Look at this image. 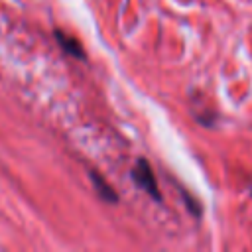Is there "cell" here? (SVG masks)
Wrapping results in <instances>:
<instances>
[{"mask_svg": "<svg viewBox=\"0 0 252 252\" xmlns=\"http://www.w3.org/2000/svg\"><path fill=\"white\" fill-rule=\"evenodd\" d=\"M55 39H57V43L61 45V49H63L65 53H69V55H73V57H77V59H85V51H83L81 43H79L75 37L63 33L61 30H55Z\"/></svg>", "mask_w": 252, "mask_h": 252, "instance_id": "obj_2", "label": "cell"}, {"mask_svg": "<svg viewBox=\"0 0 252 252\" xmlns=\"http://www.w3.org/2000/svg\"><path fill=\"white\" fill-rule=\"evenodd\" d=\"M91 179H93V183H94L98 195H100L104 201H108V203H116V201H118V197H116V193L112 191V187H110L96 171H91Z\"/></svg>", "mask_w": 252, "mask_h": 252, "instance_id": "obj_3", "label": "cell"}, {"mask_svg": "<svg viewBox=\"0 0 252 252\" xmlns=\"http://www.w3.org/2000/svg\"><path fill=\"white\" fill-rule=\"evenodd\" d=\"M132 179H134V183H136L140 189L148 191L156 201H161V193H159V189H158L154 171H152L150 163H148L144 158H140V159L136 161V165H134V169H132Z\"/></svg>", "mask_w": 252, "mask_h": 252, "instance_id": "obj_1", "label": "cell"}]
</instances>
